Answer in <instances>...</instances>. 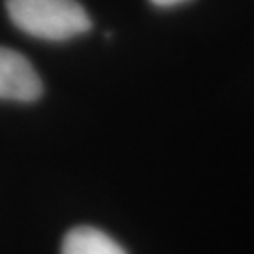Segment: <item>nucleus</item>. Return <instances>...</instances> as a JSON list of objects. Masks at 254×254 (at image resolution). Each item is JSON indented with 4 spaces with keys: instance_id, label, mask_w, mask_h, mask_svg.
Segmentation results:
<instances>
[{
    "instance_id": "obj_1",
    "label": "nucleus",
    "mask_w": 254,
    "mask_h": 254,
    "mask_svg": "<svg viewBox=\"0 0 254 254\" xmlns=\"http://www.w3.org/2000/svg\"><path fill=\"white\" fill-rule=\"evenodd\" d=\"M11 23L28 36L64 42L91 28V17L77 0H6Z\"/></svg>"
},
{
    "instance_id": "obj_2",
    "label": "nucleus",
    "mask_w": 254,
    "mask_h": 254,
    "mask_svg": "<svg viewBox=\"0 0 254 254\" xmlns=\"http://www.w3.org/2000/svg\"><path fill=\"white\" fill-rule=\"evenodd\" d=\"M44 85L34 66L21 53L0 46V100L34 102Z\"/></svg>"
},
{
    "instance_id": "obj_3",
    "label": "nucleus",
    "mask_w": 254,
    "mask_h": 254,
    "mask_svg": "<svg viewBox=\"0 0 254 254\" xmlns=\"http://www.w3.org/2000/svg\"><path fill=\"white\" fill-rule=\"evenodd\" d=\"M63 254H127V251L96 228L77 226L64 237Z\"/></svg>"
},
{
    "instance_id": "obj_4",
    "label": "nucleus",
    "mask_w": 254,
    "mask_h": 254,
    "mask_svg": "<svg viewBox=\"0 0 254 254\" xmlns=\"http://www.w3.org/2000/svg\"><path fill=\"white\" fill-rule=\"evenodd\" d=\"M151 2L158 8H172V6H179L183 2H189V0H151Z\"/></svg>"
}]
</instances>
